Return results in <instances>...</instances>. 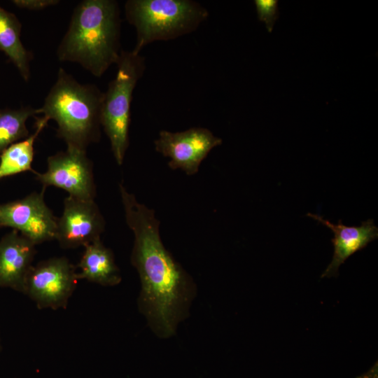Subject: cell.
<instances>
[{
    "instance_id": "obj_1",
    "label": "cell",
    "mask_w": 378,
    "mask_h": 378,
    "mask_svg": "<svg viewBox=\"0 0 378 378\" xmlns=\"http://www.w3.org/2000/svg\"><path fill=\"white\" fill-rule=\"evenodd\" d=\"M126 223L134 234L131 261L141 281L139 305L155 333L167 338L187 314L195 286L164 247L153 209L119 184Z\"/></svg>"
},
{
    "instance_id": "obj_2",
    "label": "cell",
    "mask_w": 378,
    "mask_h": 378,
    "mask_svg": "<svg viewBox=\"0 0 378 378\" xmlns=\"http://www.w3.org/2000/svg\"><path fill=\"white\" fill-rule=\"evenodd\" d=\"M114 0H84L75 7L57 50L58 59L101 77L120 53V17Z\"/></svg>"
},
{
    "instance_id": "obj_3",
    "label": "cell",
    "mask_w": 378,
    "mask_h": 378,
    "mask_svg": "<svg viewBox=\"0 0 378 378\" xmlns=\"http://www.w3.org/2000/svg\"><path fill=\"white\" fill-rule=\"evenodd\" d=\"M104 92L95 85L82 84L64 69L38 109L57 125V136L66 147L86 150L101 136V111Z\"/></svg>"
},
{
    "instance_id": "obj_4",
    "label": "cell",
    "mask_w": 378,
    "mask_h": 378,
    "mask_svg": "<svg viewBox=\"0 0 378 378\" xmlns=\"http://www.w3.org/2000/svg\"><path fill=\"white\" fill-rule=\"evenodd\" d=\"M125 14L136 29L132 51L136 54L155 41L172 40L195 31L209 16L205 7L191 0H128Z\"/></svg>"
},
{
    "instance_id": "obj_5",
    "label": "cell",
    "mask_w": 378,
    "mask_h": 378,
    "mask_svg": "<svg viewBox=\"0 0 378 378\" xmlns=\"http://www.w3.org/2000/svg\"><path fill=\"white\" fill-rule=\"evenodd\" d=\"M116 65L115 77L104 92L101 125L109 139L115 160L121 165L129 146L133 91L145 71V58L140 54L122 50Z\"/></svg>"
},
{
    "instance_id": "obj_6",
    "label": "cell",
    "mask_w": 378,
    "mask_h": 378,
    "mask_svg": "<svg viewBox=\"0 0 378 378\" xmlns=\"http://www.w3.org/2000/svg\"><path fill=\"white\" fill-rule=\"evenodd\" d=\"M78 280L76 267L68 259L52 258L31 267L22 293L40 309L65 308Z\"/></svg>"
},
{
    "instance_id": "obj_7",
    "label": "cell",
    "mask_w": 378,
    "mask_h": 378,
    "mask_svg": "<svg viewBox=\"0 0 378 378\" xmlns=\"http://www.w3.org/2000/svg\"><path fill=\"white\" fill-rule=\"evenodd\" d=\"M34 174L43 189L54 186L74 197L94 200L95 197L93 166L86 150L66 147L48 158L45 172Z\"/></svg>"
},
{
    "instance_id": "obj_8",
    "label": "cell",
    "mask_w": 378,
    "mask_h": 378,
    "mask_svg": "<svg viewBox=\"0 0 378 378\" xmlns=\"http://www.w3.org/2000/svg\"><path fill=\"white\" fill-rule=\"evenodd\" d=\"M57 223L43 192L0 204V227L17 230L35 245L55 239Z\"/></svg>"
},
{
    "instance_id": "obj_9",
    "label": "cell",
    "mask_w": 378,
    "mask_h": 378,
    "mask_svg": "<svg viewBox=\"0 0 378 378\" xmlns=\"http://www.w3.org/2000/svg\"><path fill=\"white\" fill-rule=\"evenodd\" d=\"M154 144L157 152L169 158L171 169L193 175L209 153L222 144V139L206 128L191 127L176 132L161 130Z\"/></svg>"
},
{
    "instance_id": "obj_10",
    "label": "cell",
    "mask_w": 378,
    "mask_h": 378,
    "mask_svg": "<svg viewBox=\"0 0 378 378\" xmlns=\"http://www.w3.org/2000/svg\"><path fill=\"white\" fill-rule=\"evenodd\" d=\"M105 220L94 200L68 195L57 218L55 239L64 248H75L99 239Z\"/></svg>"
},
{
    "instance_id": "obj_11",
    "label": "cell",
    "mask_w": 378,
    "mask_h": 378,
    "mask_svg": "<svg viewBox=\"0 0 378 378\" xmlns=\"http://www.w3.org/2000/svg\"><path fill=\"white\" fill-rule=\"evenodd\" d=\"M307 216L327 226L334 234L331 239L334 246L332 259L321 278L336 276L340 266L346 259L378 237V227L373 219L363 221L360 226H346L341 220L337 224H333L320 215L308 213Z\"/></svg>"
},
{
    "instance_id": "obj_12",
    "label": "cell",
    "mask_w": 378,
    "mask_h": 378,
    "mask_svg": "<svg viewBox=\"0 0 378 378\" xmlns=\"http://www.w3.org/2000/svg\"><path fill=\"white\" fill-rule=\"evenodd\" d=\"M35 246L15 230L0 239V288L22 293L36 253Z\"/></svg>"
},
{
    "instance_id": "obj_13",
    "label": "cell",
    "mask_w": 378,
    "mask_h": 378,
    "mask_svg": "<svg viewBox=\"0 0 378 378\" xmlns=\"http://www.w3.org/2000/svg\"><path fill=\"white\" fill-rule=\"evenodd\" d=\"M78 267V280L85 279L106 286H115L121 281L113 254L100 239L84 246Z\"/></svg>"
},
{
    "instance_id": "obj_14",
    "label": "cell",
    "mask_w": 378,
    "mask_h": 378,
    "mask_svg": "<svg viewBox=\"0 0 378 378\" xmlns=\"http://www.w3.org/2000/svg\"><path fill=\"white\" fill-rule=\"evenodd\" d=\"M21 23L12 13L0 6V50L18 70L25 81L30 77V62L32 54L21 41Z\"/></svg>"
},
{
    "instance_id": "obj_15",
    "label": "cell",
    "mask_w": 378,
    "mask_h": 378,
    "mask_svg": "<svg viewBox=\"0 0 378 378\" xmlns=\"http://www.w3.org/2000/svg\"><path fill=\"white\" fill-rule=\"evenodd\" d=\"M36 119V127L33 133L11 144L1 153L0 179L27 171L35 172L31 167L34 142L48 122L43 116Z\"/></svg>"
},
{
    "instance_id": "obj_16",
    "label": "cell",
    "mask_w": 378,
    "mask_h": 378,
    "mask_svg": "<svg viewBox=\"0 0 378 378\" xmlns=\"http://www.w3.org/2000/svg\"><path fill=\"white\" fill-rule=\"evenodd\" d=\"M36 115L38 109L31 106L0 109V155L11 144L29 136L26 122Z\"/></svg>"
},
{
    "instance_id": "obj_17",
    "label": "cell",
    "mask_w": 378,
    "mask_h": 378,
    "mask_svg": "<svg viewBox=\"0 0 378 378\" xmlns=\"http://www.w3.org/2000/svg\"><path fill=\"white\" fill-rule=\"evenodd\" d=\"M258 17L265 23L269 32H272L276 20L279 17L277 0H255Z\"/></svg>"
},
{
    "instance_id": "obj_18",
    "label": "cell",
    "mask_w": 378,
    "mask_h": 378,
    "mask_svg": "<svg viewBox=\"0 0 378 378\" xmlns=\"http://www.w3.org/2000/svg\"><path fill=\"white\" fill-rule=\"evenodd\" d=\"M13 4L18 8L30 10H40L57 5L58 0H14Z\"/></svg>"
}]
</instances>
